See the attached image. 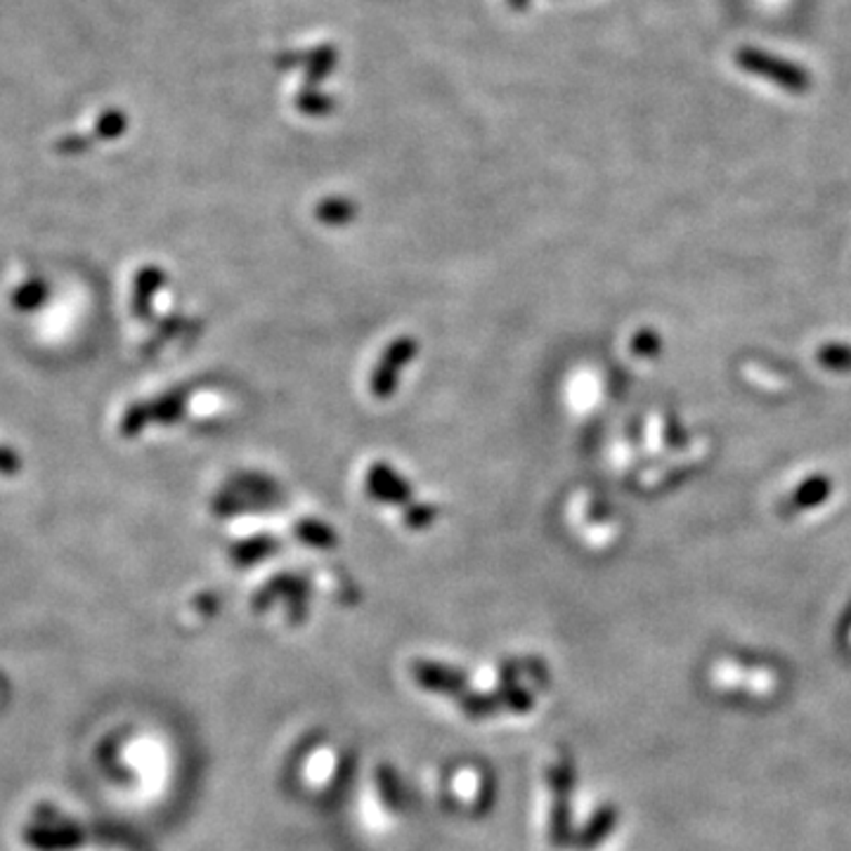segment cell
Returning <instances> with one entry per match:
<instances>
[{
  "label": "cell",
  "mask_w": 851,
  "mask_h": 851,
  "mask_svg": "<svg viewBox=\"0 0 851 851\" xmlns=\"http://www.w3.org/2000/svg\"><path fill=\"white\" fill-rule=\"evenodd\" d=\"M339 764V756L334 750L322 748L314 754L308 756L306 764V776L312 785H327L331 778H334V769Z\"/></svg>",
  "instance_id": "cell-4"
},
{
  "label": "cell",
  "mask_w": 851,
  "mask_h": 851,
  "mask_svg": "<svg viewBox=\"0 0 851 851\" xmlns=\"http://www.w3.org/2000/svg\"><path fill=\"white\" fill-rule=\"evenodd\" d=\"M738 62L740 67L748 69V71H754V74H766V78H771V81H778L783 88H791V90H804L809 86V78L804 71H799L797 67L787 65V62H781V59H771L762 53H754V51H743L738 55Z\"/></svg>",
  "instance_id": "cell-1"
},
{
  "label": "cell",
  "mask_w": 851,
  "mask_h": 851,
  "mask_svg": "<svg viewBox=\"0 0 851 851\" xmlns=\"http://www.w3.org/2000/svg\"><path fill=\"white\" fill-rule=\"evenodd\" d=\"M47 298V284L38 277H31L26 281H22L18 289L12 291L10 301H12V308L20 310V312H34L38 310Z\"/></svg>",
  "instance_id": "cell-3"
},
{
  "label": "cell",
  "mask_w": 851,
  "mask_h": 851,
  "mask_svg": "<svg viewBox=\"0 0 851 851\" xmlns=\"http://www.w3.org/2000/svg\"><path fill=\"white\" fill-rule=\"evenodd\" d=\"M20 471H22V456L12 447L0 445V476L14 478L20 476Z\"/></svg>",
  "instance_id": "cell-5"
},
{
  "label": "cell",
  "mask_w": 851,
  "mask_h": 851,
  "mask_svg": "<svg viewBox=\"0 0 851 851\" xmlns=\"http://www.w3.org/2000/svg\"><path fill=\"white\" fill-rule=\"evenodd\" d=\"M487 791V778L480 774V771L476 769H460L456 774L452 776V797L460 799V804H464V807H473L476 809L480 802H485L490 795H485Z\"/></svg>",
  "instance_id": "cell-2"
}]
</instances>
